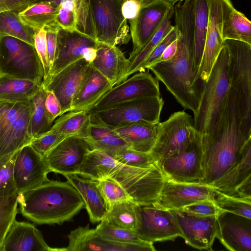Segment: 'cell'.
I'll list each match as a JSON object with an SVG mask.
<instances>
[{"mask_svg": "<svg viewBox=\"0 0 251 251\" xmlns=\"http://www.w3.org/2000/svg\"><path fill=\"white\" fill-rule=\"evenodd\" d=\"M175 27L179 32L175 55L166 61L147 68L161 81L176 101L185 109L197 112L203 82L197 79L194 69V0H184L174 8Z\"/></svg>", "mask_w": 251, "mask_h": 251, "instance_id": "1", "label": "cell"}, {"mask_svg": "<svg viewBox=\"0 0 251 251\" xmlns=\"http://www.w3.org/2000/svg\"><path fill=\"white\" fill-rule=\"evenodd\" d=\"M199 137L202 174L200 183L209 185L239 161L251 139V127L243 122L230 88L212 129L199 133Z\"/></svg>", "mask_w": 251, "mask_h": 251, "instance_id": "2", "label": "cell"}, {"mask_svg": "<svg viewBox=\"0 0 251 251\" xmlns=\"http://www.w3.org/2000/svg\"><path fill=\"white\" fill-rule=\"evenodd\" d=\"M77 175L93 180L110 178L140 206L153 205L166 179L157 162L147 168L129 166L96 150L85 155Z\"/></svg>", "mask_w": 251, "mask_h": 251, "instance_id": "3", "label": "cell"}, {"mask_svg": "<svg viewBox=\"0 0 251 251\" xmlns=\"http://www.w3.org/2000/svg\"><path fill=\"white\" fill-rule=\"evenodd\" d=\"M17 196L22 215L39 225L61 224L84 207L80 195L68 181L49 180Z\"/></svg>", "mask_w": 251, "mask_h": 251, "instance_id": "4", "label": "cell"}, {"mask_svg": "<svg viewBox=\"0 0 251 251\" xmlns=\"http://www.w3.org/2000/svg\"><path fill=\"white\" fill-rule=\"evenodd\" d=\"M228 52L224 44L208 78L203 83L199 106L194 114V127L200 134L212 129L228 92Z\"/></svg>", "mask_w": 251, "mask_h": 251, "instance_id": "5", "label": "cell"}, {"mask_svg": "<svg viewBox=\"0 0 251 251\" xmlns=\"http://www.w3.org/2000/svg\"><path fill=\"white\" fill-rule=\"evenodd\" d=\"M228 55L229 88L243 122L251 126V44L230 39L224 41Z\"/></svg>", "mask_w": 251, "mask_h": 251, "instance_id": "6", "label": "cell"}, {"mask_svg": "<svg viewBox=\"0 0 251 251\" xmlns=\"http://www.w3.org/2000/svg\"><path fill=\"white\" fill-rule=\"evenodd\" d=\"M0 74L41 84L44 70L34 46L13 37H2Z\"/></svg>", "mask_w": 251, "mask_h": 251, "instance_id": "7", "label": "cell"}, {"mask_svg": "<svg viewBox=\"0 0 251 251\" xmlns=\"http://www.w3.org/2000/svg\"><path fill=\"white\" fill-rule=\"evenodd\" d=\"M193 119L184 111L173 113L158 123L155 143L150 153L156 162L185 149L196 136Z\"/></svg>", "mask_w": 251, "mask_h": 251, "instance_id": "8", "label": "cell"}, {"mask_svg": "<svg viewBox=\"0 0 251 251\" xmlns=\"http://www.w3.org/2000/svg\"><path fill=\"white\" fill-rule=\"evenodd\" d=\"M164 103L161 96L146 97L124 101L92 113L112 128L139 121L156 124L159 122Z\"/></svg>", "mask_w": 251, "mask_h": 251, "instance_id": "9", "label": "cell"}, {"mask_svg": "<svg viewBox=\"0 0 251 251\" xmlns=\"http://www.w3.org/2000/svg\"><path fill=\"white\" fill-rule=\"evenodd\" d=\"M123 0H90L97 40L111 46L126 44L131 38L123 16Z\"/></svg>", "mask_w": 251, "mask_h": 251, "instance_id": "10", "label": "cell"}, {"mask_svg": "<svg viewBox=\"0 0 251 251\" xmlns=\"http://www.w3.org/2000/svg\"><path fill=\"white\" fill-rule=\"evenodd\" d=\"M209 20L204 48L197 74L203 82L208 78L224 47L222 28L225 20L234 8L230 0H208Z\"/></svg>", "mask_w": 251, "mask_h": 251, "instance_id": "11", "label": "cell"}, {"mask_svg": "<svg viewBox=\"0 0 251 251\" xmlns=\"http://www.w3.org/2000/svg\"><path fill=\"white\" fill-rule=\"evenodd\" d=\"M98 43L97 40L76 30L60 28L55 59L49 76L82 59L91 63L96 56Z\"/></svg>", "mask_w": 251, "mask_h": 251, "instance_id": "12", "label": "cell"}, {"mask_svg": "<svg viewBox=\"0 0 251 251\" xmlns=\"http://www.w3.org/2000/svg\"><path fill=\"white\" fill-rule=\"evenodd\" d=\"M138 72L113 86L88 111L96 112L139 98L161 96L159 80L148 72Z\"/></svg>", "mask_w": 251, "mask_h": 251, "instance_id": "13", "label": "cell"}, {"mask_svg": "<svg viewBox=\"0 0 251 251\" xmlns=\"http://www.w3.org/2000/svg\"><path fill=\"white\" fill-rule=\"evenodd\" d=\"M156 162L167 179L180 183H200L202 174L199 133L185 149Z\"/></svg>", "mask_w": 251, "mask_h": 251, "instance_id": "14", "label": "cell"}, {"mask_svg": "<svg viewBox=\"0 0 251 251\" xmlns=\"http://www.w3.org/2000/svg\"><path fill=\"white\" fill-rule=\"evenodd\" d=\"M174 6L164 0H146L137 16L129 22L130 36L135 52L142 48L168 16L173 14Z\"/></svg>", "mask_w": 251, "mask_h": 251, "instance_id": "15", "label": "cell"}, {"mask_svg": "<svg viewBox=\"0 0 251 251\" xmlns=\"http://www.w3.org/2000/svg\"><path fill=\"white\" fill-rule=\"evenodd\" d=\"M217 191L198 183H180L166 178L159 196L153 206L166 210H180L203 201H214Z\"/></svg>", "mask_w": 251, "mask_h": 251, "instance_id": "16", "label": "cell"}, {"mask_svg": "<svg viewBox=\"0 0 251 251\" xmlns=\"http://www.w3.org/2000/svg\"><path fill=\"white\" fill-rule=\"evenodd\" d=\"M50 172L43 155L29 144L23 147L18 151L13 169L17 195L49 181Z\"/></svg>", "mask_w": 251, "mask_h": 251, "instance_id": "17", "label": "cell"}, {"mask_svg": "<svg viewBox=\"0 0 251 251\" xmlns=\"http://www.w3.org/2000/svg\"><path fill=\"white\" fill-rule=\"evenodd\" d=\"M140 225L135 233L142 240L153 243L174 241L181 233L172 210L146 205L140 206Z\"/></svg>", "mask_w": 251, "mask_h": 251, "instance_id": "18", "label": "cell"}, {"mask_svg": "<svg viewBox=\"0 0 251 251\" xmlns=\"http://www.w3.org/2000/svg\"><path fill=\"white\" fill-rule=\"evenodd\" d=\"M90 65L91 63L84 59L79 60L42 81L45 89L53 92L58 99L63 114L71 111L73 100L87 75Z\"/></svg>", "mask_w": 251, "mask_h": 251, "instance_id": "19", "label": "cell"}, {"mask_svg": "<svg viewBox=\"0 0 251 251\" xmlns=\"http://www.w3.org/2000/svg\"><path fill=\"white\" fill-rule=\"evenodd\" d=\"M172 211L187 245L201 250H213L218 231V216L201 217L181 210Z\"/></svg>", "mask_w": 251, "mask_h": 251, "instance_id": "20", "label": "cell"}, {"mask_svg": "<svg viewBox=\"0 0 251 251\" xmlns=\"http://www.w3.org/2000/svg\"><path fill=\"white\" fill-rule=\"evenodd\" d=\"M91 150L84 139L69 136L52 148L44 157L50 172L63 176L77 175L85 155Z\"/></svg>", "mask_w": 251, "mask_h": 251, "instance_id": "21", "label": "cell"}, {"mask_svg": "<svg viewBox=\"0 0 251 251\" xmlns=\"http://www.w3.org/2000/svg\"><path fill=\"white\" fill-rule=\"evenodd\" d=\"M67 251H154V247L113 242L102 237L95 229L79 226L68 236Z\"/></svg>", "mask_w": 251, "mask_h": 251, "instance_id": "22", "label": "cell"}, {"mask_svg": "<svg viewBox=\"0 0 251 251\" xmlns=\"http://www.w3.org/2000/svg\"><path fill=\"white\" fill-rule=\"evenodd\" d=\"M67 251L66 248H52L45 241L41 232L32 224L15 220L7 233L2 251Z\"/></svg>", "mask_w": 251, "mask_h": 251, "instance_id": "23", "label": "cell"}, {"mask_svg": "<svg viewBox=\"0 0 251 251\" xmlns=\"http://www.w3.org/2000/svg\"><path fill=\"white\" fill-rule=\"evenodd\" d=\"M127 58L116 46L99 42L97 55L92 65L113 86L122 82L128 66Z\"/></svg>", "mask_w": 251, "mask_h": 251, "instance_id": "24", "label": "cell"}, {"mask_svg": "<svg viewBox=\"0 0 251 251\" xmlns=\"http://www.w3.org/2000/svg\"><path fill=\"white\" fill-rule=\"evenodd\" d=\"M218 231L217 235L222 244L231 251H251V222L231 219L226 212L217 217Z\"/></svg>", "mask_w": 251, "mask_h": 251, "instance_id": "25", "label": "cell"}, {"mask_svg": "<svg viewBox=\"0 0 251 251\" xmlns=\"http://www.w3.org/2000/svg\"><path fill=\"white\" fill-rule=\"evenodd\" d=\"M113 87L91 63L87 75L73 100L70 111H88Z\"/></svg>", "mask_w": 251, "mask_h": 251, "instance_id": "26", "label": "cell"}, {"mask_svg": "<svg viewBox=\"0 0 251 251\" xmlns=\"http://www.w3.org/2000/svg\"><path fill=\"white\" fill-rule=\"evenodd\" d=\"M89 112L90 115L89 133L88 137L85 140L91 150H98L113 157L118 151L128 147L114 128L103 123L95 113Z\"/></svg>", "mask_w": 251, "mask_h": 251, "instance_id": "27", "label": "cell"}, {"mask_svg": "<svg viewBox=\"0 0 251 251\" xmlns=\"http://www.w3.org/2000/svg\"><path fill=\"white\" fill-rule=\"evenodd\" d=\"M251 178V139L246 143L239 161L209 186L227 196L236 197L238 188Z\"/></svg>", "mask_w": 251, "mask_h": 251, "instance_id": "28", "label": "cell"}, {"mask_svg": "<svg viewBox=\"0 0 251 251\" xmlns=\"http://www.w3.org/2000/svg\"><path fill=\"white\" fill-rule=\"evenodd\" d=\"M64 176L80 195L90 221L92 223L100 222L107 212V206L97 186L96 180L80 177L76 174Z\"/></svg>", "mask_w": 251, "mask_h": 251, "instance_id": "29", "label": "cell"}, {"mask_svg": "<svg viewBox=\"0 0 251 251\" xmlns=\"http://www.w3.org/2000/svg\"><path fill=\"white\" fill-rule=\"evenodd\" d=\"M158 123L139 121L114 129L128 148L136 151L150 153L156 141Z\"/></svg>", "mask_w": 251, "mask_h": 251, "instance_id": "30", "label": "cell"}, {"mask_svg": "<svg viewBox=\"0 0 251 251\" xmlns=\"http://www.w3.org/2000/svg\"><path fill=\"white\" fill-rule=\"evenodd\" d=\"M30 103L23 110L0 139V156L12 153L29 144Z\"/></svg>", "mask_w": 251, "mask_h": 251, "instance_id": "31", "label": "cell"}, {"mask_svg": "<svg viewBox=\"0 0 251 251\" xmlns=\"http://www.w3.org/2000/svg\"><path fill=\"white\" fill-rule=\"evenodd\" d=\"M140 206L131 200L113 203L107 207L103 219L112 226L135 232L140 225Z\"/></svg>", "mask_w": 251, "mask_h": 251, "instance_id": "32", "label": "cell"}, {"mask_svg": "<svg viewBox=\"0 0 251 251\" xmlns=\"http://www.w3.org/2000/svg\"><path fill=\"white\" fill-rule=\"evenodd\" d=\"M90 115L87 111H69L54 121L50 129L65 137L84 140L89 136Z\"/></svg>", "mask_w": 251, "mask_h": 251, "instance_id": "33", "label": "cell"}, {"mask_svg": "<svg viewBox=\"0 0 251 251\" xmlns=\"http://www.w3.org/2000/svg\"><path fill=\"white\" fill-rule=\"evenodd\" d=\"M58 7L47 1H36L29 5L19 16L22 22L35 32L55 23Z\"/></svg>", "mask_w": 251, "mask_h": 251, "instance_id": "34", "label": "cell"}, {"mask_svg": "<svg viewBox=\"0 0 251 251\" xmlns=\"http://www.w3.org/2000/svg\"><path fill=\"white\" fill-rule=\"evenodd\" d=\"M208 20V0H194L193 62L197 74L204 48Z\"/></svg>", "mask_w": 251, "mask_h": 251, "instance_id": "35", "label": "cell"}, {"mask_svg": "<svg viewBox=\"0 0 251 251\" xmlns=\"http://www.w3.org/2000/svg\"><path fill=\"white\" fill-rule=\"evenodd\" d=\"M41 84L0 74V100L29 101Z\"/></svg>", "mask_w": 251, "mask_h": 251, "instance_id": "36", "label": "cell"}, {"mask_svg": "<svg viewBox=\"0 0 251 251\" xmlns=\"http://www.w3.org/2000/svg\"><path fill=\"white\" fill-rule=\"evenodd\" d=\"M173 14L169 15L165 20L157 31L142 48L135 52H131L127 58V70L123 77L122 82L130 75L142 71V65L151 52L157 44L174 27L170 19Z\"/></svg>", "mask_w": 251, "mask_h": 251, "instance_id": "37", "label": "cell"}, {"mask_svg": "<svg viewBox=\"0 0 251 251\" xmlns=\"http://www.w3.org/2000/svg\"><path fill=\"white\" fill-rule=\"evenodd\" d=\"M46 90L41 84L38 90L30 100L29 133L32 139L50 130L53 125L50 121L46 110Z\"/></svg>", "mask_w": 251, "mask_h": 251, "instance_id": "38", "label": "cell"}, {"mask_svg": "<svg viewBox=\"0 0 251 251\" xmlns=\"http://www.w3.org/2000/svg\"><path fill=\"white\" fill-rule=\"evenodd\" d=\"M222 34L224 40H238L251 44V22L234 8L224 22Z\"/></svg>", "mask_w": 251, "mask_h": 251, "instance_id": "39", "label": "cell"}, {"mask_svg": "<svg viewBox=\"0 0 251 251\" xmlns=\"http://www.w3.org/2000/svg\"><path fill=\"white\" fill-rule=\"evenodd\" d=\"M35 33L22 22L19 12L12 10L0 13V40L4 36H8L34 46Z\"/></svg>", "mask_w": 251, "mask_h": 251, "instance_id": "40", "label": "cell"}, {"mask_svg": "<svg viewBox=\"0 0 251 251\" xmlns=\"http://www.w3.org/2000/svg\"><path fill=\"white\" fill-rule=\"evenodd\" d=\"M96 230L103 238L113 242L132 245L153 247V243L141 240L133 231L112 226L104 219L95 228Z\"/></svg>", "mask_w": 251, "mask_h": 251, "instance_id": "41", "label": "cell"}, {"mask_svg": "<svg viewBox=\"0 0 251 251\" xmlns=\"http://www.w3.org/2000/svg\"><path fill=\"white\" fill-rule=\"evenodd\" d=\"M75 30L97 40L90 0H74Z\"/></svg>", "mask_w": 251, "mask_h": 251, "instance_id": "42", "label": "cell"}, {"mask_svg": "<svg viewBox=\"0 0 251 251\" xmlns=\"http://www.w3.org/2000/svg\"><path fill=\"white\" fill-rule=\"evenodd\" d=\"M214 202L225 212L251 219V199L229 196L217 191Z\"/></svg>", "mask_w": 251, "mask_h": 251, "instance_id": "43", "label": "cell"}, {"mask_svg": "<svg viewBox=\"0 0 251 251\" xmlns=\"http://www.w3.org/2000/svg\"><path fill=\"white\" fill-rule=\"evenodd\" d=\"M18 196H0V249L18 213Z\"/></svg>", "mask_w": 251, "mask_h": 251, "instance_id": "44", "label": "cell"}, {"mask_svg": "<svg viewBox=\"0 0 251 251\" xmlns=\"http://www.w3.org/2000/svg\"><path fill=\"white\" fill-rule=\"evenodd\" d=\"M18 151L0 156V196L17 195L13 169Z\"/></svg>", "mask_w": 251, "mask_h": 251, "instance_id": "45", "label": "cell"}, {"mask_svg": "<svg viewBox=\"0 0 251 251\" xmlns=\"http://www.w3.org/2000/svg\"><path fill=\"white\" fill-rule=\"evenodd\" d=\"M96 181L107 209L108 206L116 202L127 200L133 201L123 187L114 180L107 177Z\"/></svg>", "mask_w": 251, "mask_h": 251, "instance_id": "46", "label": "cell"}, {"mask_svg": "<svg viewBox=\"0 0 251 251\" xmlns=\"http://www.w3.org/2000/svg\"><path fill=\"white\" fill-rule=\"evenodd\" d=\"M113 158L124 165L139 168H147L156 162L150 153L136 151L128 147L118 151Z\"/></svg>", "mask_w": 251, "mask_h": 251, "instance_id": "47", "label": "cell"}, {"mask_svg": "<svg viewBox=\"0 0 251 251\" xmlns=\"http://www.w3.org/2000/svg\"><path fill=\"white\" fill-rule=\"evenodd\" d=\"M29 102L30 100L17 101L0 100L1 137L6 132L12 123L29 104Z\"/></svg>", "mask_w": 251, "mask_h": 251, "instance_id": "48", "label": "cell"}, {"mask_svg": "<svg viewBox=\"0 0 251 251\" xmlns=\"http://www.w3.org/2000/svg\"><path fill=\"white\" fill-rule=\"evenodd\" d=\"M65 137L50 129L32 138L29 143L39 153L45 155Z\"/></svg>", "mask_w": 251, "mask_h": 251, "instance_id": "49", "label": "cell"}, {"mask_svg": "<svg viewBox=\"0 0 251 251\" xmlns=\"http://www.w3.org/2000/svg\"><path fill=\"white\" fill-rule=\"evenodd\" d=\"M180 210L201 217L218 216L225 212L213 201L208 200L186 206Z\"/></svg>", "mask_w": 251, "mask_h": 251, "instance_id": "50", "label": "cell"}, {"mask_svg": "<svg viewBox=\"0 0 251 251\" xmlns=\"http://www.w3.org/2000/svg\"><path fill=\"white\" fill-rule=\"evenodd\" d=\"M34 46L43 67L44 80L49 76L50 71L46 45V30L44 28L35 32L34 36Z\"/></svg>", "mask_w": 251, "mask_h": 251, "instance_id": "51", "label": "cell"}, {"mask_svg": "<svg viewBox=\"0 0 251 251\" xmlns=\"http://www.w3.org/2000/svg\"><path fill=\"white\" fill-rule=\"evenodd\" d=\"M179 36V32L174 25V27L157 44L144 62L142 71L152 64L162 54L165 49Z\"/></svg>", "mask_w": 251, "mask_h": 251, "instance_id": "52", "label": "cell"}, {"mask_svg": "<svg viewBox=\"0 0 251 251\" xmlns=\"http://www.w3.org/2000/svg\"><path fill=\"white\" fill-rule=\"evenodd\" d=\"M44 28L46 30V45L51 70L56 55L58 32L61 27L57 23H55L46 26Z\"/></svg>", "mask_w": 251, "mask_h": 251, "instance_id": "53", "label": "cell"}, {"mask_svg": "<svg viewBox=\"0 0 251 251\" xmlns=\"http://www.w3.org/2000/svg\"><path fill=\"white\" fill-rule=\"evenodd\" d=\"M46 90L45 106L50 121L53 123L56 118L63 114V112L60 102L56 95L51 91Z\"/></svg>", "mask_w": 251, "mask_h": 251, "instance_id": "54", "label": "cell"}, {"mask_svg": "<svg viewBox=\"0 0 251 251\" xmlns=\"http://www.w3.org/2000/svg\"><path fill=\"white\" fill-rule=\"evenodd\" d=\"M74 9H70L59 5L56 22L61 28L75 30V18Z\"/></svg>", "mask_w": 251, "mask_h": 251, "instance_id": "55", "label": "cell"}, {"mask_svg": "<svg viewBox=\"0 0 251 251\" xmlns=\"http://www.w3.org/2000/svg\"><path fill=\"white\" fill-rule=\"evenodd\" d=\"M36 0H0V13L8 11L21 12Z\"/></svg>", "mask_w": 251, "mask_h": 251, "instance_id": "56", "label": "cell"}, {"mask_svg": "<svg viewBox=\"0 0 251 251\" xmlns=\"http://www.w3.org/2000/svg\"><path fill=\"white\" fill-rule=\"evenodd\" d=\"M142 3L136 0L123 1L121 10L123 16L128 22L134 20L138 15Z\"/></svg>", "mask_w": 251, "mask_h": 251, "instance_id": "57", "label": "cell"}, {"mask_svg": "<svg viewBox=\"0 0 251 251\" xmlns=\"http://www.w3.org/2000/svg\"><path fill=\"white\" fill-rule=\"evenodd\" d=\"M177 47V39L170 44L165 49L161 56L153 64L166 61L172 59L176 53Z\"/></svg>", "mask_w": 251, "mask_h": 251, "instance_id": "58", "label": "cell"}, {"mask_svg": "<svg viewBox=\"0 0 251 251\" xmlns=\"http://www.w3.org/2000/svg\"><path fill=\"white\" fill-rule=\"evenodd\" d=\"M164 0L167 1L170 4H171L172 5L174 6L175 5V4L176 3V2L182 1L184 0Z\"/></svg>", "mask_w": 251, "mask_h": 251, "instance_id": "59", "label": "cell"}, {"mask_svg": "<svg viewBox=\"0 0 251 251\" xmlns=\"http://www.w3.org/2000/svg\"><path fill=\"white\" fill-rule=\"evenodd\" d=\"M136 0L138 1H139V2H140L141 3H142H142L144 2V1H145V0Z\"/></svg>", "mask_w": 251, "mask_h": 251, "instance_id": "60", "label": "cell"}, {"mask_svg": "<svg viewBox=\"0 0 251 251\" xmlns=\"http://www.w3.org/2000/svg\"><path fill=\"white\" fill-rule=\"evenodd\" d=\"M1 128H0V137H1Z\"/></svg>", "mask_w": 251, "mask_h": 251, "instance_id": "61", "label": "cell"}, {"mask_svg": "<svg viewBox=\"0 0 251 251\" xmlns=\"http://www.w3.org/2000/svg\"><path fill=\"white\" fill-rule=\"evenodd\" d=\"M0 251H1L0 249Z\"/></svg>", "mask_w": 251, "mask_h": 251, "instance_id": "62", "label": "cell"}]
</instances>
